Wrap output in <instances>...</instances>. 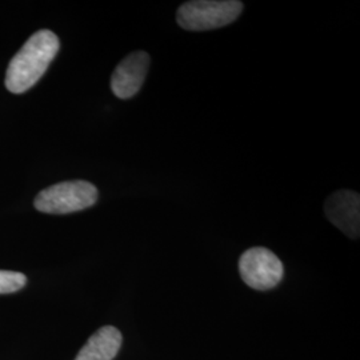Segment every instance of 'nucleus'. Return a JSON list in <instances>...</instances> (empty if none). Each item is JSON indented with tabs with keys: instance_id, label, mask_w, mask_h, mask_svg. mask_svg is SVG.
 <instances>
[{
	"instance_id": "1",
	"label": "nucleus",
	"mask_w": 360,
	"mask_h": 360,
	"mask_svg": "<svg viewBox=\"0 0 360 360\" xmlns=\"http://www.w3.org/2000/svg\"><path fill=\"white\" fill-rule=\"evenodd\" d=\"M60 43L50 30H40L28 39L7 68L6 87L13 94H23L35 86L59 51Z\"/></svg>"
},
{
	"instance_id": "2",
	"label": "nucleus",
	"mask_w": 360,
	"mask_h": 360,
	"mask_svg": "<svg viewBox=\"0 0 360 360\" xmlns=\"http://www.w3.org/2000/svg\"><path fill=\"white\" fill-rule=\"evenodd\" d=\"M98 202L96 187L86 180H70L53 184L35 198V208L44 214L65 215L83 211Z\"/></svg>"
},
{
	"instance_id": "3",
	"label": "nucleus",
	"mask_w": 360,
	"mask_h": 360,
	"mask_svg": "<svg viewBox=\"0 0 360 360\" xmlns=\"http://www.w3.org/2000/svg\"><path fill=\"white\" fill-rule=\"evenodd\" d=\"M243 11L238 0H193L181 4L178 10V25L187 31H208L233 23Z\"/></svg>"
},
{
	"instance_id": "4",
	"label": "nucleus",
	"mask_w": 360,
	"mask_h": 360,
	"mask_svg": "<svg viewBox=\"0 0 360 360\" xmlns=\"http://www.w3.org/2000/svg\"><path fill=\"white\" fill-rule=\"evenodd\" d=\"M239 271L245 283L257 291H267L276 287L284 272L281 259L263 247L247 250L239 260Z\"/></svg>"
},
{
	"instance_id": "5",
	"label": "nucleus",
	"mask_w": 360,
	"mask_h": 360,
	"mask_svg": "<svg viewBox=\"0 0 360 360\" xmlns=\"http://www.w3.org/2000/svg\"><path fill=\"white\" fill-rule=\"evenodd\" d=\"M150 68V55L136 51L126 56L111 77V90L119 99H129L142 89Z\"/></svg>"
},
{
	"instance_id": "6",
	"label": "nucleus",
	"mask_w": 360,
	"mask_h": 360,
	"mask_svg": "<svg viewBox=\"0 0 360 360\" xmlns=\"http://www.w3.org/2000/svg\"><path fill=\"white\" fill-rule=\"evenodd\" d=\"M324 212L328 220L351 239L359 238V193L349 190L336 191L326 200Z\"/></svg>"
},
{
	"instance_id": "7",
	"label": "nucleus",
	"mask_w": 360,
	"mask_h": 360,
	"mask_svg": "<svg viewBox=\"0 0 360 360\" xmlns=\"http://www.w3.org/2000/svg\"><path fill=\"white\" fill-rule=\"evenodd\" d=\"M123 342L120 331L112 326H104L91 336L75 360H112Z\"/></svg>"
},
{
	"instance_id": "8",
	"label": "nucleus",
	"mask_w": 360,
	"mask_h": 360,
	"mask_svg": "<svg viewBox=\"0 0 360 360\" xmlns=\"http://www.w3.org/2000/svg\"><path fill=\"white\" fill-rule=\"evenodd\" d=\"M26 283V275L22 272L0 270V294L16 292L22 290Z\"/></svg>"
}]
</instances>
